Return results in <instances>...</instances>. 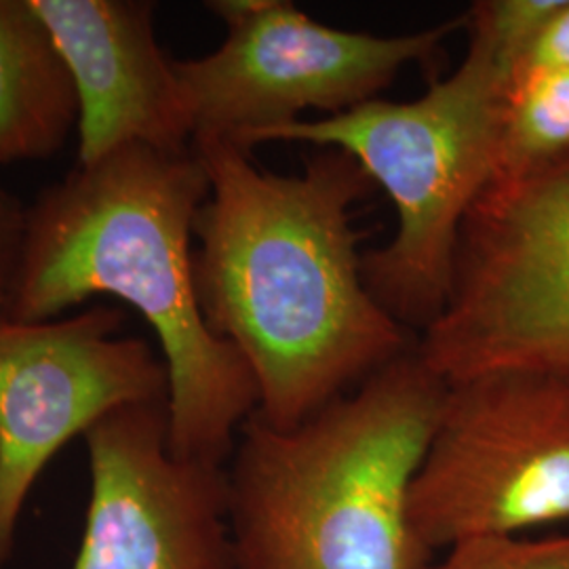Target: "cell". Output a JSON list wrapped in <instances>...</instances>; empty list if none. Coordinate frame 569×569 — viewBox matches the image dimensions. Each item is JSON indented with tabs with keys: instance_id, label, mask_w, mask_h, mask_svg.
I'll return each instance as SVG.
<instances>
[{
	"instance_id": "cell-2",
	"label": "cell",
	"mask_w": 569,
	"mask_h": 569,
	"mask_svg": "<svg viewBox=\"0 0 569 569\" xmlns=\"http://www.w3.org/2000/svg\"><path fill=\"white\" fill-rule=\"evenodd\" d=\"M207 197L209 176L192 143H131L77 164L28 209L4 321L60 319L96 296L131 306L161 346L169 448L226 467L260 395L241 352L209 329L199 305L192 237Z\"/></svg>"
},
{
	"instance_id": "cell-11",
	"label": "cell",
	"mask_w": 569,
	"mask_h": 569,
	"mask_svg": "<svg viewBox=\"0 0 569 569\" xmlns=\"http://www.w3.org/2000/svg\"><path fill=\"white\" fill-rule=\"evenodd\" d=\"M79 127V98L30 0H0V164L58 154Z\"/></svg>"
},
{
	"instance_id": "cell-1",
	"label": "cell",
	"mask_w": 569,
	"mask_h": 569,
	"mask_svg": "<svg viewBox=\"0 0 569 569\" xmlns=\"http://www.w3.org/2000/svg\"><path fill=\"white\" fill-rule=\"evenodd\" d=\"M209 176L194 283L209 329L251 369L258 416L293 428L416 345L369 293L350 209L373 182L323 148L277 176L220 138L192 140Z\"/></svg>"
},
{
	"instance_id": "cell-3",
	"label": "cell",
	"mask_w": 569,
	"mask_h": 569,
	"mask_svg": "<svg viewBox=\"0 0 569 569\" xmlns=\"http://www.w3.org/2000/svg\"><path fill=\"white\" fill-rule=\"evenodd\" d=\"M446 390L413 345L298 427L253 413L226 465L234 569H427L409 493Z\"/></svg>"
},
{
	"instance_id": "cell-6",
	"label": "cell",
	"mask_w": 569,
	"mask_h": 569,
	"mask_svg": "<svg viewBox=\"0 0 569 569\" xmlns=\"http://www.w3.org/2000/svg\"><path fill=\"white\" fill-rule=\"evenodd\" d=\"M409 515L430 552L569 521V382L531 371L448 382Z\"/></svg>"
},
{
	"instance_id": "cell-4",
	"label": "cell",
	"mask_w": 569,
	"mask_h": 569,
	"mask_svg": "<svg viewBox=\"0 0 569 569\" xmlns=\"http://www.w3.org/2000/svg\"><path fill=\"white\" fill-rule=\"evenodd\" d=\"M515 77L468 41L460 68L413 102L371 100L342 114L291 122L264 142L336 148L387 190L399 216L395 239L361 258L369 293L409 331L443 312L468 211L498 163Z\"/></svg>"
},
{
	"instance_id": "cell-16",
	"label": "cell",
	"mask_w": 569,
	"mask_h": 569,
	"mask_svg": "<svg viewBox=\"0 0 569 569\" xmlns=\"http://www.w3.org/2000/svg\"><path fill=\"white\" fill-rule=\"evenodd\" d=\"M569 66V0H563L542 32L531 42L519 74ZM517 74V77H519ZM515 77V79H517Z\"/></svg>"
},
{
	"instance_id": "cell-15",
	"label": "cell",
	"mask_w": 569,
	"mask_h": 569,
	"mask_svg": "<svg viewBox=\"0 0 569 569\" xmlns=\"http://www.w3.org/2000/svg\"><path fill=\"white\" fill-rule=\"evenodd\" d=\"M26 232L28 209L0 183V321L7 317V308L20 274Z\"/></svg>"
},
{
	"instance_id": "cell-13",
	"label": "cell",
	"mask_w": 569,
	"mask_h": 569,
	"mask_svg": "<svg viewBox=\"0 0 569 569\" xmlns=\"http://www.w3.org/2000/svg\"><path fill=\"white\" fill-rule=\"evenodd\" d=\"M563 0H481L465 13L468 41L481 44L512 77L531 42L549 23Z\"/></svg>"
},
{
	"instance_id": "cell-9",
	"label": "cell",
	"mask_w": 569,
	"mask_h": 569,
	"mask_svg": "<svg viewBox=\"0 0 569 569\" xmlns=\"http://www.w3.org/2000/svg\"><path fill=\"white\" fill-rule=\"evenodd\" d=\"M84 443L91 491L72 569H234L226 467L171 451L167 401L108 413Z\"/></svg>"
},
{
	"instance_id": "cell-12",
	"label": "cell",
	"mask_w": 569,
	"mask_h": 569,
	"mask_svg": "<svg viewBox=\"0 0 569 569\" xmlns=\"http://www.w3.org/2000/svg\"><path fill=\"white\" fill-rule=\"evenodd\" d=\"M569 161V66L519 74L509 91L496 176L512 182Z\"/></svg>"
},
{
	"instance_id": "cell-8",
	"label": "cell",
	"mask_w": 569,
	"mask_h": 569,
	"mask_svg": "<svg viewBox=\"0 0 569 569\" xmlns=\"http://www.w3.org/2000/svg\"><path fill=\"white\" fill-rule=\"evenodd\" d=\"M124 312L93 306L41 323L0 321V569L42 470L108 413L167 401L163 359L122 338Z\"/></svg>"
},
{
	"instance_id": "cell-10",
	"label": "cell",
	"mask_w": 569,
	"mask_h": 569,
	"mask_svg": "<svg viewBox=\"0 0 569 569\" xmlns=\"http://www.w3.org/2000/svg\"><path fill=\"white\" fill-rule=\"evenodd\" d=\"M66 61L79 98V164L131 143L182 150L192 122L154 34L148 0H30Z\"/></svg>"
},
{
	"instance_id": "cell-7",
	"label": "cell",
	"mask_w": 569,
	"mask_h": 569,
	"mask_svg": "<svg viewBox=\"0 0 569 569\" xmlns=\"http://www.w3.org/2000/svg\"><path fill=\"white\" fill-rule=\"evenodd\" d=\"M220 49L173 60L192 140L220 138L247 152L266 136L321 110L323 119L378 100L407 63H428L465 16L403 37L346 32L284 0H213Z\"/></svg>"
},
{
	"instance_id": "cell-14",
	"label": "cell",
	"mask_w": 569,
	"mask_h": 569,
	"mask_svg": "<svg viewBox=\"0 0 569 569\" xmlns=\"http://www.w3.org/2000/svg\"><path fill=\"white\" fill-rule=\"evenodd\" d=\"M427 569H569V536L529 540L523 536H483L462 540Z\"/></svg>"
},
{
	"instance_id": "cell-5",
	"label": "cell",
	"mask_w": 569,
	"mask_h": 569,
	"mask_svg": "<svg viewBox=\"0 0 569 569\" xmlns=\"http://www.w3.org/2000/svg\"><path fill=\"white\" fill-rule=\"evenodd\" d=\"M416 348L446 382L489 371L569 382V161L483 190L458 237L448 305Z\"/></svg>"
}]
</instances>
